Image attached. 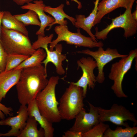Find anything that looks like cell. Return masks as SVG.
<instances>
[{"instance_id":"cell-1","label":"cell","mask_w":137,"mask_h":137,"mask_svg":"<svg viewBox=\"0 0 137 137\" xmlns=\"http://www.w3.org/2000/svg\"><path fill=\"white\" fill-rule=\"evenodd\" d=\"M47 72L42 64L23 68L16 85L17 96L21 105H25L35 99L47 85Z\"/></svg>"},{"instance_id":"cell-2","label":"cell","mask_w":137,"mask_h":137,"mask_svg":"<svg viewBox=\"0 0 137 137\" xmlns=\"http://www.w3.org/2000/svg\"><path fill=\"white\" fill-rule=\"evenodd\" d=\"M58 76H52L45 88L37 95L36 100L41 114L49 122L58 123L62 119L59 114L55 94V88L58 83Z\"/></svg>"},{"instance_id":"cell-3","label":"cell","mask_w":137,"mask_h":137,"mask_svg":"<svg viewBox=\"0 0 137 137\" xmlns=\"http://www.w3.org/2000/svg\"><path fill=\"white\" fill-rule=\"evenodd\" d=\"M59 100L58 107L62 119L70 120L83 108L84 105L82 88L71 82Z\"/></svg>"},{"instance_id":"cell-4","label":"cell","mask_w":137,"mask_h":137,"mask_svg":"<svg viewBox=\"0 0 137 137\" xmlns=\"http://www.w3.org/2000/svg\"><path fill=\"white\" fill-rule=\"evenodd\" d=\"M0 42L7 54L30 56L35 52L28 36L16 31L1 28Z\"/></svg>"},{"instance_id":"cell-5","label":"cell","mask_w":137,"mask_h":137,"mask_svg":"<svg viewBox=\"0 0 137 137\" xmlns=\"http://www.w3.org/2000/svg\"><path fill=\"white\" fill-rule=\"evenodd\" d=\"M54 31L57 35V38L50 44L49 50H54L55 46L59 42L64 41L67 44L77 46L92 48L103 47L104 44L101 41L94 42L90 37L83 35L78 28L76 32H73L68 30L67 25H60L56 26Z\"/></svg>"},{"instance_id":"cell-6","label":"cell","mask_w":137,"mask_h":137,"mask_svg":"<svg viewBox=\"0 0 137 137\" xmlns=\"http://www.w3.org/2000/svg\"><path fill=\"white\" fill-rule=\"evenodd\" d=\"M53 36L52 33L46 36L38 35L37 40L33 43L32 46L35 50L40 48L45 50L46 56L41 63L44 64V68L46 71L47 64L51 62L56 67V73L59 75H62L65 72L62 66V62L67 60V56L62 54L63 47L61 44H57L55 47V50L51 51L48 49V45L52 42Z\"/></svg>"},{"instance_id":"cell-7","label":"cell","mask_w":137,"mask_h":137,"mask_svg":"<svg viewBox=\"0 0 137 137\" xmlns=\"http://www.w3.org/2000/svg\"><path fill=\"white\" fill-rule=\"evenodd\" d=\"M136 57L137 49L135 48L131 50L127 56L121 58L111 65L108 77L113 81L111 89L118 98L128 97L123 91L122 81L125 75L131 68L133 60Z\"/></svg>"},{"instance_id":"cell-8","label":"cell","mask_w":137,"mask_h":137,"mask_svg":"<svg viewBox=\"0 0 137 137\" xmlns=\"http://www.w3.org/2000/svg\"><path fill=\"white\" fill-rule=\"evenodd\" d=\"M133 4H131L122 14L112 19V23L106 28L98 31V27L95 28L94 35L97 39L104 40L107 39L109 33L115 28H121L124 30V36L127 38L135 34L137 31V21L134 20L131 15Z\"/></svg>"},{"instance_id":"cell-9","label":"cell","mask_w":137,"mask_h":137,"mask_svg":"<svg viewBox=\"0 0 137 137\" xmlns=\"http://www.w3.org/2000/svg\"><path fill=\"white\" fill-rule=\"evenodd\" d=\"M97 110L100 122H110L117 126L127 127L129 126L125 122L129 120L133 123L134 126L137 124L134 114L122 105L114 104L109 109L99 107Z\"/></svg>"},{"instance_id":"cell-10","label":"cell","mask_w":137,"mask_h":137,"mask_svg":"<svg viewBox=\"0 0 137 137\" xmlns=\"http://www.w3.org/2000/svg\"><path fill=\"white\" fill-rule=\"evenodd\" d=\"M76 53L90 55L95 59L98 70L96 79V82L100 84L102 83L105 79L103 71L105 65L114 59L124 57L128 55L120 54L115 48H107L106 50H104L102 47L98 48V50L95 51L87 49L78 51Z\"/></svg>"},{"instance_id":"cell-11","label":"cell","mask_w":137,"mask_h":137,"mask_svg":"<svg viewBox=\"0 0 137 137\" xmlns=\"http://www.w3.org/2000/svg\"><path fill=\"white\" fill-rule=\"evenodd\" d=\"M78 68H81L82 74L76 82H71L73 84L81 88L84 98L86 96L88 86L89 89L93 90L96 81L94 73V69L97 67L96 62L92 57H82L77 61Z\"/></svg>"},{"instance_id":"cell-12","label":"cell","mask_w":137,"mask_h":137,"mask_svg":"<svg viewBox=\"0 0 137 137\" xmlns=\"http://www.w3.org/2000/svg\"><path fill=\"white\" fill-rule=\"evenodd\" d=\"M89 107V113L83 108L76 116L75 122L69 130L82 134L92 128L100 122L97 107L88 102Z\"/></svg>"},{"instance_id":"cell-13","label":"cell","mask_w":137,"mask_h":137,"mask_svg":"<svg viewBox=\"0 0 137 137\" xmlns=\"http://www.w3.org/2000/svg\"><path fill=\"white\" fill-rule=\"evenodd\" d=\"M17 113L18 114L15 116H10L3 120L2 125L10 126L11 129L5 133H0L1 136L18 137L24 129L29 116L27 107L25 105H21Z\"/></svg>"},{"instance_id":"cell-14","label":"cell","mask_w":137,"mask_h":137,"mask_svg":"<svg viewBox=\"0 0 137 137\" xmlns=\"http://www.w3.org/2000/svg\"><path fill=\"white\" fill-rule=\"evenodd\" d=\"M45 6L42 0H37L34 1L33 3H28L21 6L22 9L31 10L37 14L41 23L40 28L36 33L37 35L45 36V28L55 21L54 18L45 13L44 8Z\"/></svg>"},{"instance_id":"cell-15","label":"cell","mask_w":137,"mask_h":137,"mask_svg":"<svg viewBox=\"0 0 137 137\" xmlns=\"http://www.w3.org/2000/svg\"><path fill=\"white\" fill-rule=\"evenodd\" d=\"M135 0H102L98 3L97 12L94 22V25L100 23L102 18L106 14L119 7L126 9Z\"/></svg>"},{"instance_id":"cell-16","label":"cell","mask_w":137,"mask_h":137,"mask_svg":"<svg viewBox=\"0 0 137 137\" xmlns=\"http://www.w3.org/2000/svg\"><path fill=\"white\" fill-rule=\"evenodd\" d=\"M23 69L12 70L0 72V102L6 94L18 82Z\"/></svg>"},{"instance_id":"cell-17","label":"cell","mask_w":137,"mask_h":137,"mask_svg":"<svg viewBox=\"0 0 137 137\" xmlns=\"http://www.w3.org/2000/svg\"><path fill=\"white\" fill-rule=\"evenodd\" d=\"M27 107L29 116H32L39 124L44 132V137H53L54 129L52 123L49 122L40 113L36 99L29 103Z\"/></svg>"},{"instance_id":"cell-18","label":"cell","mask_w":137,"mask_h":137,"mask_svg":"<svg viewBox=\"0 0 137 137\" xmlns=\"http://www.w3.org/2000/svg\"><path fill=\"white\" fill-rule=\"evenodd\" d=\"M99 0H96L94 2V7L92 12L87 17L82 14L76 15V21L74 25L78 28H81L85 31L93 40L97 42V39L91 31L92 27L94 26V22L97 12V6Z\"/></svg>"},{"instance_id":"cell-19","label":"cell","mask_w":137,"mask_h":137,"mask_svg":"<svg viewBox=\"0 0 137 137\" xmlns=\"http://www.w3.org/2000/svg\"><path fill=\"white\" fill-rule=\"evenodd\" d=\"M64 6V4H61L55 8H52L50 6H46L44 7V11L51 15L55 20L53 22L48 25L49 27L47 29V30H50L54 25L56 24H59L61 26L67 25L68 23L67 21L65 20V18L70 20L74 25L76 21L75 18L69 16L64 12L63 10Z\"/></svg>"},{"instance_id":"cell-20","label":"cell","mask_w":137,"mask_h":137,"mask_svg":"<svg viewBox=\"0 0 137 137\" xmlns=\"http://www.w3.org/2000/svg\"><path fill=\"white\" fill-rule=\"evenodd\" d=\"M2 26L5 29L14 30L28 36V32L25 26L8 11H3Z\"/></svg>"},{"instance_id":"cell-21","label":"cell","mask_w":137,"mask_h":137,"mask_svg":"<svg viewBox=\"0 0 137 137\" xmlns=\"http://www.w3.org/2000/svg\"><path fill=\"white\" fill-rule=\"evenodd\" d=\"M38 122L34 117L29 116L26 125L18 137H44V132L42 128L38 130Z\"/></svg>"},{"instance_id":"cell-22","label":"cell","mask_w":137,"mask_h":137,"mask_svg":"<svg viewBox=\"0 0 137 137\" xmlns=\"http://www.w3.org/2000/svg\"><path fill=\"white\" fill-rule=\"evenodd\" d=\"M46 56V53L44 50L42 48H39L13 69H23L38 66L42 64V62L45 59Z\"/></svg>"},{"instance_id":"cell-23","label":"cell","mask_w":137,"mask_h":137,"mask_svg":"<svg viewBox=\"0 0 137 137\" xmlns=\"http://www.w3.org/2000/svg\"><path fill=\"white\" fill-rule=\"evenodd\" d=\"M137 133V127L129 126L123 128L118 126L114 130L109 127L104 132L103 137H133Z\"/></svg>"},{"instance_id":"cell-24","label":"cell","mask_w":137,"mask_h":137,"mask_svg":"<svg viewBox=\"0 0 137 137\" xmlns=\"http://www.w3.org/2000/svg\"><path fill=\"white\" fill-rule=\"evenodd\" d=\"M28 10L26 13L14 16L25 26L33 25L40 27L41 23L37 13L33 10Z\"/></svg>"},{"instance_id":"cell-25","label":"cell","mask_w":137,"mask_h":137,"mask_svg":"<svg viewBox=\"0 0 137 137\" xmlns=\"http://www.w3.org/2000/svg\"><path fill=\"white\" fill-rule=\"evenodd\" d=\"M29 56L20 54H8L5 71L13 69Z\"/></svg>"},{"instance_id":"cell-26","label":"cell","mask_w":137,"mask_h":137,"mask_svg":"<svg viewBox=\"0 0 137 137\" xmlns=\"http://www.w3.org/2000/svg\"><path fill=\"white\" fill-rule=\"evenodd\" d=\"M109 125L100 122L87 132L82 134V137H103L104 133Z\"/></svg>"},{"instance_id":"cell-27","label":"cell","mask_w":137,"mask_h":137,"mask_svg":"<svg viewBox=\"0 0 137 137\" xmlns=\"http://www.w3.org/2000/svg\"><path fill=\"white\" fill-rule=\"evenodd\" d=\"M7 55L0 42V72L5 71Z\"/></svg>"},{"instance_id":"cell-28","label":"cell","mask_w":137,"mask_h":137,"mask_svg":"<svg viewBox=\"0 0 137 137\" xmlns=\"http://www.w3.org/2000/svg\"><path fill=\"white\" fill-rule=\"evenodd\" d=\"M13 109L10 107H7L0 102V119L3 120L5 118V115L12 116L13 114L12 112Z\"/></svg>"},{"instance_id":"cell-29","label":"cell","mask_w":137,"mask_h":137,"mask_svg":"<svg viewBox=\"0 0 137 137\" xmlns=\"http://www.w3.org/2000/svg\"><path fill=\"white\" fill-rule=\"evenodd\" d=\"M62 137H82V133L80 132H76L69 130L64 132Z\"/></svg>"},{"instance_id":"cell-30","label":"cell","mask_w":137,"mask_h":137,"mask_svg":"<svg viewBox=\"0 0 137 137\" xmlns=\"http://www.w3.org/2000/svg\"><path fill=\"white\" fill-rule=\"evenodd\" d=\"M17 5L22 6L25 4L31 2L33 0H12Z\"/></svg>"},{"instance_id":"cell-31","label":"cell","mask_w":137,"mask_h":137,"mask_svg":"<svg viewBox=\"0 0 137 137\" xmlns=\"http://www.w3.org/2000/svg\"><path fill=\"white\" fill-rule=\"evenodd\" d=\"M72 1H74L76 2L77 3L78 6L77 7L79 9H80L82 7V5L81 3L78 1V0H71ZM66 4L68 5H70V3L68 0H66Z\"/></svg>"},{"instance_id":"cell-32","label":"cell","mask_w":137,"mask_h":137,"mask_svg":"<svg viewBox=\"0 0 137 137\" xmlns=\"http://www.w3.org/2000/svg\"><path fill=\"white\" fill-rule=\"evenodd\" d=\"M137 6L135 10L134 11L131 13L132 16L133 18L135 20L137 21Z\"/></svg>"},{"instance_id":"cell-33","label":"cell","mask_w":137,"mask_h":137,"mask_svg":"<svg viewBox=\"0 0 137 137\" xmlns=\"http://www.w3.org/2000/svg\"><path fill=\"white\" fill-rule=\"evenodd\" d=\"M3 11H0V35L1 33V20L3 14Z\"/></svg>"},{"instance_id":"cell-34","label":"cell","mask_w":137,"mask_h":137,"mask_svg":"<svg viewBox=\"0 0 137 137\" xmlns=\"http://www.w3.org/2000/svg\"><path fill=\"white\" fill-rule=\"evenodd\" d=\"M3 123V120H0V125H2Z\"/></svg>"},{"instance_id":"cell-35","label":"cell","mask_w":137,"mask_h":137,"mask_svg":"<svg viewBox=\"0 0 137 137\" xmlns=\"http://www.w3.org/2000/svg\"><path fill=\"white\" fill-rule=\"evenodd\" d=\"M0 9H1V7H0Z\"/></svg>"},{"instance_id":"cell-36","label":"cell","mask_w":137,"mask_h":137,"mask_svg":"<svg viewBox=\"0 0 137 137\" xmlns=\"http://www.w3.org/2000/svg\"><path fill=\"white\" fill-rule=\"evenodd\" d=\"M0 137H1V136H0Z\"/></svg>"}]
</instances>
